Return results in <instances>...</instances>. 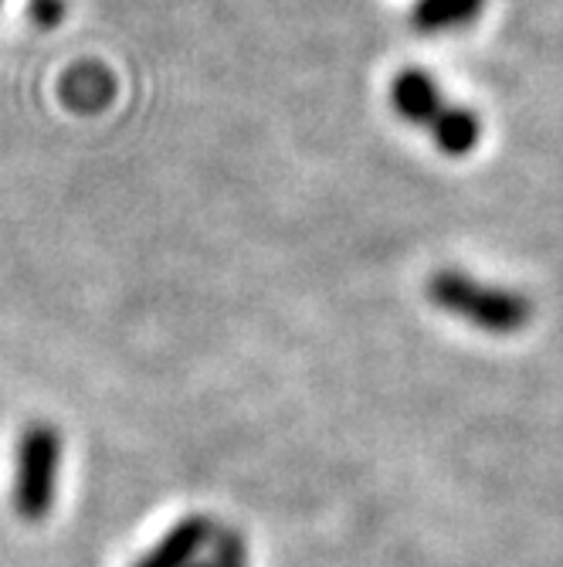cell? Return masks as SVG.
I'll return each mask as SVG.
<instances>
[{
  "instance_id": "cell-7",
  "label": "cell",
  "mask_w": 563,
  "mask_h": 567,
  "mask_svg": "<svg viewBox=\"0 0 563 567\" xmlns=\"http://www.w3.org/2000/svg\"><path fill=\"white\" fill-rule=\"evenodd\" d=\"M194 567H248V544L234 527H218Z\"/></svg>"
},
{
  "instance_id": "cell-3",
  "label": "cell",
  "mask_w": 563,
  "mask_h": 567,
  "mask_svg": "<svg viewBox=\"0 0 563 567\" xmlns=\"http://www.w3.org/2000/svg\"><path fill=\"white\" fill-rule=\"evenodd\" d=\"M215 524L208 517H187L180 520L160 544L153 547L136 567H194V560L204 554V547L215 537Z\"/></svg>"
},
{
  "instance_id": "cell-6",
  "label": "cell",
  "mask_w": 563,
  "mask_h": 567,
  "mask_svg": "<svg viewBox=\"0 0 563 567\" xmlns=\"http://www.w3.org/2000/svg\"><path fill=\"white\" fill-rule=\"evenodd\" d=\"M431 136L445 153L462 157L479 140V120L469 110H441L438 120L431 123Z\"/></svg>"
},
{
  "instance_id": "cell-4",
  "label": "cell",
  "mask_w": 563,
  "mask_h": 567,
  "mask_svg": "<svg viewBox=\"0 0 563 567\" xmlns=\"http://www.w3.org/2000/svg\"><path fill=\"white\" fill-rule=\"evenodd\" d=\"M390 102L394 113L404 123H435L441 106V92L435 85V79L425 69H404L397 72V79L390 82Z\"/></svg>"
},
{
  "instance_id": "cell-5",
  "label": "cell",
  "mask_w": 563,
  "mask_h": 567,
  "mask_svg": "<svg viewBox=\"0 0 563 567\" xmlns=\"http://www.w3.org/2000/svg\"><path fill=\"white\" fill-rule=\"evenodd\" d=\"M482 11V0H418L411 11V28L421 34H441L469 24Z\"/></svg>"
},
{
  "instance_id": "cell-1",
  "label": "cell",
  "mask_w": 563,
  "mask_h": 567,
  "mask_svg": "<svg viewBox=\"0 0 563 567\" xmlns=\"http://www.w3.org/2000/svg\"><path fill=\"white\" fill-rule=\"evenodd\" d=\"M428 299L445 313L466 320L486 333H517L530 320V302L509 289L482 286L462 272H438L428 279Z\"/></svg>"
},
{
  "instance_id": "cell-2",
  "label": "cell",
  "mask_w": 563,
  "mask_h": 567,
  "mask_svg": "<svg viewBox=\"0 0 563 567\" xmlns=\"http://www.w3.org/2000/svg\"><path fill=\"white\" fill-rule=\"evenodd\" d=\"M62 473V435L55 425L34 422L18 442L14 462V513L24 524H41L59 493Z\"/></svg>"
}]
</instances>
